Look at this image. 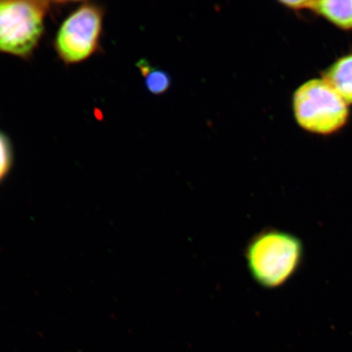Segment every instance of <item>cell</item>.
<instances>
[{"mask_svg":"<svg viewBox=\"0 0 352 352\" xmlns=\"http://www.w3.org/2000/svg\"><path fill=\"white\" fill-rule=\"evenodd\" d=\"M14 160L11 140L0 130V183L10 173Z\"/></svg>","mask_w":352,"mask_h":352,"instance_id":"obj_8","label":"cell"},{"mask_svg":"<svg viewBox=\"0 0 352 352\" xmlns=\"http://www.w3.org/2000/svg\"><path fill=\"white\" fill-rule=\"evenodd\" d=\"M298 124L307 131L332 134L349 120L347 104L324 79H311L298 88L293 98Z\"/></svg>","mask_w":352,"mask_h":352,"instance_id":"obj_3","label":"cell"},{"mask_svg":"<svg viewBox=\"0 0 352 352\" xmlns=\"http://www.w3.org/2000/svg\"><path fill=\"white\" fill-rule=\"evenodd\" d=\"M281 4H283L285 7L292 8L294 10H311V1H281Z\"/></svg>","mask_w":352,"mask_h":352,"instance_id":"obj_9","label":"cell"},{"mask_svg":"<svg viewBox=\"0 0 352 352\" xmlns=\"http://www.w3.org/2000/svg\"><path fill=\"white\" fill-rule=\"evenodd\" d=\"M136 66L144 78L145 85L153 95H162L169 89L170 77L164 70L153 68L147 60H140Z\"/></svg>","mask_w":352,"mask_h":352,"instance_id":"obj_7","label":"cell"},{"mask_svg":"<svg viewBox=\"0 0 352 352\" xmlns=\"http://www.w3.org/2000/svg\"><path fill=\"white\" fill-rule=\"evenodd\" d=\"M305 248L296 235L277 228H265L252 236L245 257L250 276L261 287H281L296 274Z\"/></svg>","mask_w":352,"mask_h":352,"instance_id":"obj_1","label":"cell"},{"mask_svg":"<svg viewBox=\"0 0 352 352\" xmlns=\"http://www.w3.org/2000/svg\"><path fill=\"white\" fill-rule=\"evenodd\" d=\"M52 6L50 1L0 0V54L32 58Z\"/></svg>","mask_w":352,"mask_h":352,"instance_id":"obj_2","label":"cell"},{"mask_svg":"<svg viewBox=\"0 0 352 352\" xmlns=\"http://www.w3.org/2000/svg\"><path fill=\"white\" fill-rule=\"evenodd\" d=\"M105 8L82 3L63 21L57 30L54 50L66 65L82 63L99 52Z\"/></svg>","mask_w":352,"mask_h":352,"instance_id":"obj_4","label":"cell"},{"mask_svg":"<svg viewBox=\"0 0 352 352\" xmlns=\"http://www.w3.org/2000/svg\"><path fill=\"white\" fill-rule=\"evenodd\" d=\"M323 79L346 104H352V54L343 56L330 65Z\"/></svg>","mask_w":352,"mask_h":352,"instance_id":"obj_5","label":"cell"},{"mask_svg":"<svg viewBox=\"0 0 352 352\" xmlns=\"http://www.w3.org/2000/svg\"><path fill=\"white\" fill-rule=\"evenodd\" d=\"M311 10L338 28L352 30V0L311 1Z\"/></svg>","mask_w":352,"mask_h":352,"instance_id":"obj_6","label":"cell"}]
</instances>
